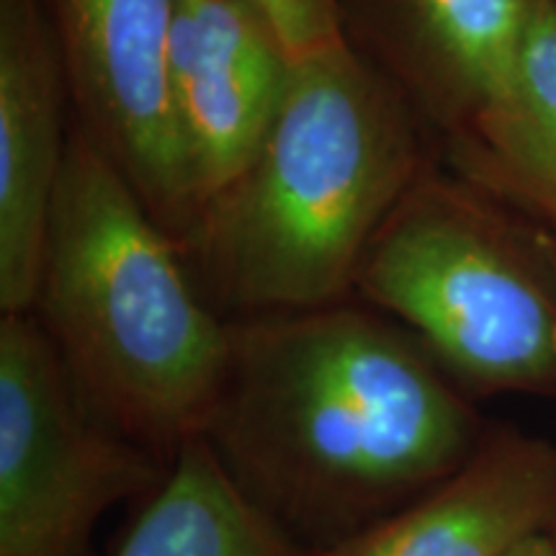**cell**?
<instances>
[{
  "label": "cell",
  "mask_w": 556,
  "mask_h": 556,
  "mask_svg": "<svg viewBox=\"0 0 556 556\" xmlns=\"http://www.w3.org/2000/svg\"><path fill=\"white\" fill-rule=\"evenodd\" d=\"M168 464L90 409L34 312L0 317V556H83Z\"/></svg>",
  "instance_id": "5b68a950"
},
{
  "label": "cell",
  "mask_w": 556,
  "mask_h": 556,
  "mask_svg": "<svg viewBox=\"0 0 556 556\" xmlns=\"http://www.w3.org/2000/svg\"><path fill=\"white\" fill-rule=\"evenodd\" d=\"M548 235V232H546ZM548 238H552V242H554V248H556V235H548Z\"/></svg>",
  "instance_id": "9a60e30c"
},
{
  "label": "cell",
  "mask_w": 556,
  "mask_h": 556,
  "mask_svg": "<svg viewBox=\"0 0 556 556\" xmlns=\"http://www.w3.org/2000/svg\"><path fill=\"white\" fill-rule=\"evenodd\" d=\"M446 150L456 176L556 235V0H531L505 93Z\"/></svg>",
  "instance_id": "8fae6325"
},
{
  "label": "cell",
  "mask_w": 556,
  "mask_h": 556,
  "mask_svg": "<svg viewBox=\"0 0 556 556\" xmlns=\"http://www.w3.org/2000/svg\"><path fill=\"white\" fill-rule=\"evenodd\" d=\"M116 556H319L250 500L204 438L173 454Z\"/></svg>",
  "instance_id": "7c38bea8"
},
{
  "label": "cell",
  "mask_w": 556,
  "mask_h": 556,
  "mask_svg": "<svg viewBox=\"0 0 556 556\" xmlns=\"http://www.w3.org/2000/svg\"><path fill=\"white\" fill-rule=\"evenodd\" d=\"M294 62L255 0H178L170 106L193 227L261 150Z\"/></svg>",
  "instance_id": "52a82bcc"
},
{
  "label": "cell",
  "mask_w": 556,
  "mask_h": 556,
  "mask_svg": "<svg viewBox=\"0 0 556 556\" xmlns=\"http://www.w3.org/2000/svg\"><path fill=\"white\" fill-rule=\"evenodd\" d=\"M34 315L90 409L165 462L201 435L232 348L184 248L70 129Z\"/></svg>",
  "instance_id": "3957f363"
},
{
  "label": "cell",
  "mask_w": 556,
  "mask_h": 556,
  "mask_svg": "<svg viewBox=\"0 0 556 556\" xmlns=\"http://www.w3.org/2000/svg\"><path fill=\"white\" fill-rule=\"evenodd\" d=\"M287 41L294 58H304L343 41L338 0H255Z\"/></svg>",
  "instance_id": "4fadbf2b"
},
{
  "label": "cell",
  "mask_w": 556,
  "mask_h": 556,
  "mask_svg": "<svg viewBox=\"0 0 556 556\" xmlns=\"http://www.w3.org/2000/svg\"><path fill=\"white\" fill-rule=\"evenodd\" d=\"M430 127L348 41L296 58L261 150L184 242L206 302L227 319L356 299V276L415 178Z\"/></svg>",
  "instance_id": "7a4b0ae2"
},
{
  "label": "cell",
  "mask_w": 556,
  "mask_h": 556,
  "mask_svg": "<svg viewBox=\"0 0 556 556\" xmlns=\"http://www.w3.org/2000/svg\"><path fill=\"white\" fill-rule=\"evenodd\" d=\"M531 0H338L343 39L454 139L505 93Z\"/></svg>",
  "instance_id": "ba28073f"
},
{
  "label": "cell",
  "mask_w": 556,
  "mask_h": 556,
  "mask_svg": "<svg viewBox=\"0 0 556 556\" xmlns=\"http://www.w3.org/2000/svg\"><path fill=\"white\" fill-rule=\"evenodd\" d=\"M356 299L467 394L556 397V248L523 214L430 163L356 276Z\"/></svg>",
  "instance_id": "277c9868"
},
{
  "label": "cell",
  "mask_w": 556,
  "mask_h": 556,
  "mask_svg": "<svg viewBox=\"0 0 556 556\" xmlns=\"http://www.w3.org/2000/svg\"><path fill=\"white\" fill-rule=\"evenodd\" d=\"M510 556H556V539L552 533H541V536H533L526 541L523 546H518Z\"/></svg>",
  "instance_id": "5bb4252c"
},
{
  "label": "cell",
  "mask_w": 556,
  "mask_h": 556,
  "mask_svg": "<svg viewBox=\"0 0 556 556\" xmlns=\"http://www.w3.org/2000/svg\"><path fill=\"white\" fill-rule=\"evenodd\" d=\"M554 526L556 441L497 428L394 516L319 556H510Z\"/></svg>",
  "instance_id": "30bf717a"
},
{
  "label": "cell",
  "mask_w": 556,
  "mask_h": 556,
  "mask_svg": "<svg viewBox=\"0 0 556 556\" xmlns=\"http://www.w3.org/2000/svg\"><path fill=\"white\" fill-rule=\"evenodd\" d=\"M554 539H556V526H554Z\"/></svg>",
  "instance_id": "2e32d148"
},
{
  "label": "cell",
  "mask_w": 556,
  "mask_h": 556,
  "mask_svg": "<svg viewBox=\"0 0 556 556\" xmlns=\"http://www.w3.org/2000/svg\"><path fill=\"white\" fill-rule=\"evenodd\" d=\"M201 438L296 544L328 554L451 475L482 438L469 394L413 332L348 299L229 319Z\"/></svg>",
  "instance_id": "6da1fadb"
},
{
  "label": "cell",
  "mask_w": 556,
  "mask_h": 556,
  "mask_svg": "<svg viewBox=\"0 0 556 556\" xmlns=\"http://www.w3.org/2000/svg\"><path fill=\"white\" fill-rule=\"evenodd\" d=\"M65 62L73 124L184 248L193 206L170 106L178 0H45Z\"/></svg>",
  "instance_id": "8992f818"
},
{
  "label": "cell",
  "mask_w": 556,
  "mask_h": 556,
  "mask_svg": "<svg viewBox=\"0 0 556 556\" xmlns=\"http://www.w3.org/2000/svg\"><path fill=\"white\" fill-rule=\"evenodd\" d=\"M73 103L45 0H0V315L37 302Z\"/></svg>",
  "instance_id": "9c48e42d"
}]
</instances>
